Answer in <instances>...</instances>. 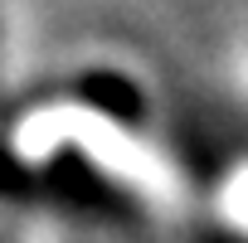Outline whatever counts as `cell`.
Instances as JSON below:
<instances>
[{
  "label": "cell",
  "instance_id": "6da1fadb",
  "mask_svg": "<svg viewBox=\"0 0 248 243\" xmlns=\"http://www.w3.org/2000/svg\"><path fill=\"white\" fill-rule=\"evenodd\" d=\"M78 97H83L93 112L122 122V127H132V122L146 117V97H141V88H137L132 78H122V73H107V68L83 73V78H78Z\"/></svg>",
  "mask_w": 248,
  "mask_h": 243
}]
</instances>
